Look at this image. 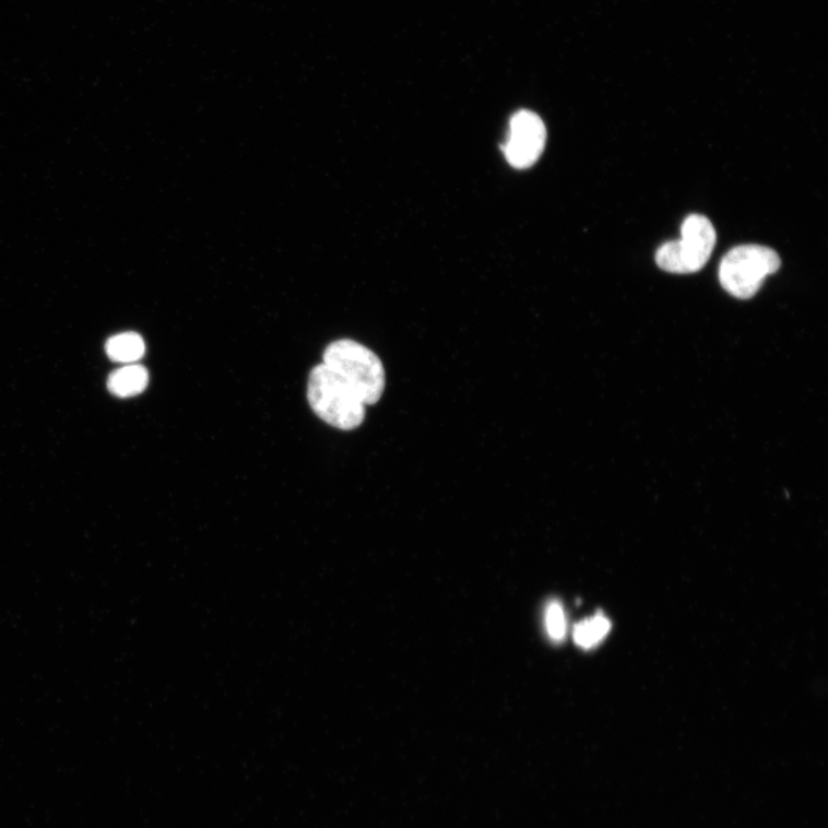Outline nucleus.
<instances>
[{"mask_svg": "<svg viewBox=\"0 0 828 828\" xmlns=\"http://www.w3.org/2000/svg\"><path fill=\"white\" fill-rule=\"evenodd\" d=\"M323 364L351 386L365 405L380 401L386 387L385 368L368 347L353 340L335 341L326 347Z\"/></svg>", "mask_w": 828, "mask_h": 828, "instance_id": "f257e3e1", "label": "nucleus"}, {"mask_svg": "<svg viewBox=\"0 0 828 828\" xmlns=\"http://www.w3.org/2000/svg\"><path fill=\"white\" fill-rule=\"evenodd\" d=\"M308 400L317 416L335 428L352 430L365 419V404L356 392L323 363L311 370Z\"/></svg>", "mask_w": 828, "mask_h": 828, "instance_id": "f03ea898", "label": "nucleus"}, {"mask_svg": "<svg viewBox=\"0 0 828 828\" xmlns=\"http://www.w3.org/2000/svg\"><path fill=\"white\" fill-rule=\"evenodd\" d=\"M546 628L551 639L560 642L566 636V617L561 604L557 601L551 602L546 610Z\"/></svg>", "mask_w": 828, "mask_h": 828, "instance_id": "1a4fd4ad", "label": "nucleus"}, {"mask_svg": "<svg viewBox=\"0 0 828 828\" xmlns=\"http://www.w3.org/2000/svg\"><path fill=\"white\" fill-rule=\"evenodd\" d=\"M780 267L781 260L774 250L756 245L740 246L724 256L719 267V281L732 296L748 299Z\"/></svg>", "mask_w": 828, "mask_h": 828, "instance_id": "7ed1b4c3", "label": "nucleus"}, {"mask_svg": "<svg viewBox=\"0 0 828 828\" xmlns=\"http://www.w3.org/2000/svg\"><path fill=\"white\" fill-rule=\"evenodd\" d=\"M546 141L547 129L542 119L534 113L522 110L511 118L502 150L511 166L524 169L537 162Z\"/></svg>", "mask_w": 828, "mask_h": 828, "instance_id": "39448f33", "label": "nucleus"}, {"mask_svg": "<svg viewBox=\"0 0 828 828\" xmlns=\"http://www.w3.org/2000/svg\"><path fill=\"white\" fill-rule=\"evenodd\" d=\"M715 244V229L708 217L690 214L682 226V238L663 245L657 253V263L669 273H696L707 265Z\"/></svg>", "mask_w": 828, "mask_h": 828, "instance_id": "20e7f679", "label": "nucleus"}, {"mask_svg": "<svg viewBox=\"0 0 828 828\" xmlns=\"http://www.w3.org/2000/svg\"><path fill=\"white\" fill-rule=\"evenodd\" d=\"M147 383L146 368L138 364H128L115 370L107 380V388L114 395L127 399L142 394Z\"/></svg>", "mask_w": 828, "mask_h": 828, "instance_id": "423d86ee", "label": "nucleus"}, {"mask_svg": "<svg viewBox=\"0 0 828 828\" xmlns=\"http://www.w3.org/2000/svg\"><path fill=\"white\" fill-rule=\"evenodd\" d=\"M612 623L602 614L579 623L573 630L576 643L583 649H591L607 636Z\"/></svg>", "mask_w": 828, "mask_h": 828, "instance_id": "6e6552de", "label": "nucleus"}, {"mask_svg": "<svg viewBox=\"0 0 828 828\" xmlns=\"http://www.w3.org/2000/svg\"><path fill=\"white\" fill-rule=\"evenodd\" d=\"M105 351L114 362L135 364L145 355V343L141 335L134 332L118 334L106 342Z\"/></svg>", "mask_w": 828, "mask_h": 828, "instance_id": "0eeeda50", "label": "nucleus"}]
</instances>
